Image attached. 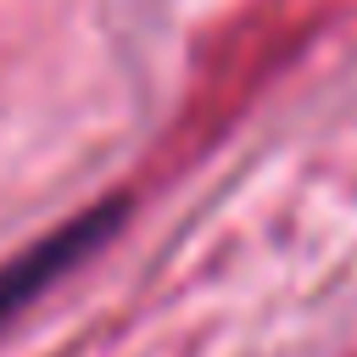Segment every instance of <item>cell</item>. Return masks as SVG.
Returning <instances> with one entry per match:
<instances>
[{
  "instance_id": "6da1fadb",
  "label": "cell",
  "mask_w": 357,
  "mask_h": 357,
  "mask_svg": "<svg viewBox=\"0 0 357 357\" xmlns=\"http://www.w3.org/2000/svg\"><path fill=\"white\" fill-rule=\"evenodd\" d=\"M117 201H106V206H95V212H78L73 223H61L56 234H45V240H33L22 257H11V262H0V324H11L17 318V307H28L45 284H56L73 262H84L112 229H117Z\"/></svg>"
}]
</instances>
